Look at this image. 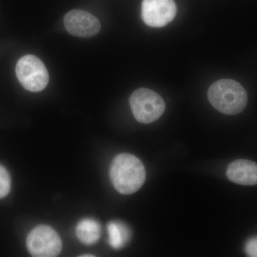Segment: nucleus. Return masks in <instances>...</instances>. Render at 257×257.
Here are the masks:
<instances>
[{"label": "nucleus", "mask_w": 257, "mask_h": 257, "mask_svg": "<svg viewBox=\"0 0 257 257\" xmlns=\"http://www.w3.org/2000/svg\"><path fill=\"white\" fill-rule=\"evenodd\" d=\"M110 178L118 192L128 195L141 188L146 178V171L138 157L131 154L121 153L113 160Z\"/></svg>", "instance_id": "obj_1"}, {"label": "nucleus", "mask_w": 257, "mask_h": 257, "mask_svg": "<svg viewBox=\"0 0 257 257\" xmlns=\"http://www.w3.org/2000/svg\"><path fill=\"white\" fill-rule=\"evenodd\" d=\"M100 224L92 219H83L76 228V234L81 242L91 245L95 243L101 236Z\"/></svg>", "instance_id": "obj_9"}, {"label": "nucleus", "mask_w": 257, "mask_h": 257, "mask_svg": "<svg viewBox=\"0 0 257 257\" xmlns=\"http://www.w3.org/2000/svg\"><path fill=\"white\" fill-rule=\"evenodd\" d=\"M230 181L241 185L257 184V163L247 160H237L231 162L226 171Z\"/></svg>", "instance_id": "obj_8"}, {"label": "nucleus", "mask_w": 257, "mask_h": 257, "mask_svg": "<svg viewBox=\"0 0 257 257\" xmlns=\"http://www.w3.org/2000/svg\"><path fill=\"white\" fill-rule=\"evenodd\" d=\"M82 256L87 257V256H92V255H84V256Z\"/></svg>", "instance_id": "obj_13"}, {"label": "nucleus", "mask_w": 257, "mask_h": 257, "mask_svg": "<svg viewBox=\"0 0 257 257\" xmlns=\"http://www.w3.org/2000/svg\"><path fill=\"white\" fill-rule=\"evenodd\" d=\"M15 72L19 82L29 92H41L47 87L50 79L45 64L35 55L21 57L16 64Z\"/></svg>", "instance_id": "obj_4"}, {"label": "nucleus", "mask_w": 257, "mask_h": 257, "mask_svg": "<svg viewBox=\"0 0 257 257\" xmlns=\"http://www.w3.org/2000/svg\"><path fill=\"white\" fill-rule=\"evenodd\" d=\"M130 105L135 119L145 124L156 121L165 110L163 99L146 88L137 89L131 94Z\"/></svg>", "instance_id": "obj_3"}, {"label": "nucleus", "mask_w": 257, "mask_h": 257, "mask_svg": "<svg viewBox=\"0 0 257 257\" xmlns=\"http://www.w3.org/2000/svg\"><path fill=\"white\" fill-rule=\"evenodd\" d=\"M107 230L109 244L115 249L122 248L131 236L127 226L120 221H111L108 224Z\"/></svg>", "instance_id": "obj_10"}, {"label": "nucleus", "mask_w": 257, "mask_h": 257, "mask_svg": "<svg viewBox=\"0 0 257 257\" xmlns=\"http://www.w3.org/2000/svg\"><path fill=\"white\" fill-rule=\"evenodd\" d=\"M207 96L211 106L226 115L240 114L247 104V93L239 82L232 79H221L214 82L209 88Z\"/></svg>", "instance_id": "obj_2"}, {"label": "nucleus", "mask_w": 257, "mask_h": 257, "mask_svg": "<svg viewBox=\"0 0 257 257\" xmlns=\"http://www.w3.org/2000/svg\"><path fill=\"white\" fill-rule=\"evenodd\" d=\"M11 187V179L8 171L0 165V199H3L9 194Z\"/></svg>", "instance_id": "obj_11"}, {"label": "nucleus", "mask_w": 257, "mask_h": 257, "mask_svg": "<svg viewBox=\"0 0 257 257\" xmlns=\"http://www.w3.org/2000/svg\"><path fill=\"white\" fill-rule=\"evenodd\" d=\"M245 250L248 256L257 257V237L248 240Z\"/></svg>", "instance_id": "obj_12"}, {"label": "nucleus", "mask_w": 257, "mask_h": 257, "mask_svg": "<svg viewBox=\"0 0 257 257\" xmlns=\"http://www.w3.org/2000/svg\"><path fill=\"white\" fill-rule=\"evenodd\" d=\"M177 6L174 0H143L142 18L148 26L162 28L175 18Z\"/></svg>", "instance_id": "obj_6"}, {"label": "nucleus", "mask_w": 257, "mask_h": 257, "mask_svg": "<svg viewBox=\"0 0 257 257\" xmlns=\"http://www.w3.org/2000/svg\"><path fill=\"white\" fill-rule=\"evenodd\" d=\"M66 30L73 36L91 37L97 35L101 24L95 16L81 10H71L64 18Z\"/></svg>", "instance_id": "obj_7"}, {"label": "nucleus", "mask_w": 257, "mask_h": 257, "mask_svg": "<svg viewBox=\"0 0 257 257\" xmlns=\"http://www.w3.org/2000/svg\"><path fill=\"white\" fill-rule=\"evenodd\" d=\"M62 247L60 236L48 226H37L27 238V248L32 256H57L61 253Z\"/></svg>", "instance_id": "obj_5"}]
</instances>
